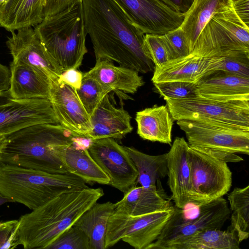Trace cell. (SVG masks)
<instances>
[{
	"label": "cell",
	"mask_w": 249,
	"mask_h": 249,
	"mask_svg": "<svg viewBox=\"0 0 249 249\" xmlns=\"http://www.w3.org/2000/svg\"><path fill=\"white\" fill-rule=\"evenodd\" d=\"M215 70L223 71L249 78V56H221L218 66Z\"/></svg>",
	"instance_id": "cell-37"
},
{
	"label": "cell",
	"mask_w": 249,
	"mask_h": 249,
	"mask_svg": "<svg viewBox=\"0 0 249 249\" xmlns=\"http://www.w3.org/2000/svg\"><path fill=\"white\" fill-rule=\"evenodd\" d=\"M46 249H90L89 238L73 225L62 232Z\"/></svg>",
	"instance_id": "cell-33"
},
{
	"label": "cell",
	"mask_w": 249,
	"mask_h": 249,
	"mask_svg": "<svg viewBox=\"0 0 249 249\" xmlns=\"http://www.w3.org/2000/svg\"><path fill=\"white\" fill-rule=\"evenodd\" d=\"M69 173L54 174L0 162V192L34 210L61 194L88 188Z\"/></svg>",
	"instance_id": "cell-4"
},
{
	"label": "cell",
	"mask_w": 249,
	"mask_h": 249,
	"mask_svg": "<svg viewBox=\"0 0 249 249\" xmlns=\"http://www.w3.org/2000/svg\"><path fill=\"white\" fill-rule=\"evenodd\" d=\"M83 77V73L77 69H70L63 71L58 80L77 90L81 85Z\"/></svg>",
	"instance_id": "cell-40"
},
{
	"label": "cell",
	"mask_w": 249,
	"mask_h": 249,
	"mask_svg": "<svg viewBox=\"0 0 249 249\" xmlns=\"http://www.w3.org/2000/svg\"><path fill=\"white\" fill-rule=\"evenodd\" d=\"M34 28L62 72L81 66L88 52L82 3L45 18Z\"/></svg>",
	"instance_id": "cell-5"
},
{
	"label": "cell",
	"mask_w": 249,
	"mask_h": 249,
	"mask_svg": "<svg viewBox=\"0 0 249 249\" xmlns=\"http://www.w3.org/2000/svg\"><path fill=\"white\" fill-rule=\"evenodd\" d=\"M115 203H94L73 224L88 236L90 249H105L107 223L114 212Z\"/></svg>",
	"instance_id": "cell-27"
},
{
	"label": "cell",
	"mask_w": 249,
	"mask_h": 249,
	"mask_svg": "<svg viewBox=\"0 0 249 249\" xmlns=\"http://www.w3.org/2000/svg\"><path fill=\"white\" fill-rule=\"evenodd\" d=\"M139 73L132 69L115 66L111 61L98 59L95 66L84 74L95 78L111 91L134 94L144 83Z\"/></svg>",
	"instance_id": "cell-24"
},
{
	"label": "cell",
	"mask_w": 249,
	"mask_h": 249,
	"mask_svg": "<svg viewBox=\"0 0 249 249\" xmlns=\"http://www.w3.org/2000/svg\"><path fill=\"white\" fill-rule=\"evenodd\" d=\"M230 204L231 226L241 243L249 236V185L235 188L228 196Z\"/></svg>",
	"instance_id": "cell-31"
},
{
	"label": "cell",
	"mask_w": 249,
	"mask_h": 249,
	"mask_svg": "<svg viewBox=\"0 0 249 249\" xmlns=\"http://www.w3.org/2000/svg\"><path fill=\"white\" fill-rule=\"evenodd\" d=\"M5 0H0V4Z\"/></svg>",
	"instance_id": "cell-48"
},
{
	"label": "cell",
	"mask_w": 249,
	"mask_h": 249,
	"mask_svg": "<svg viewBox=\"0 0 249 249\" xmlns=\"http://www.w3.org/2000/svg\"><path fill=\"white\" fill-rule=\"evenodd\" d=\"M190 54L205 57L249 56V27L237 16L231 4L212 17Z\"/></svg>",
	"instance_id": "cell-6"
},
{
	"label": "cell",
	"mask_w": 249,
	"mask_h": 249,
	"mask_svg": "<svg viewBox=\"0 0 249 249\" xmlns=\"http://www.w3.org/2000/svg\"><path fill=\"white\" fill-rule=\"evenodd\" d=\"M84 25L96 60L107 59L142 73L154 71L145 34L114 0H83Z\"/></svg>",
	"instance_id": "cell-1"
},
{
	"label": "cell",
	"mask_w": 249,
	"mask_h": 249,
	"mask_svg": "<svg viewBox=\"0 0 249 249\" xmlns=\"http://www.w3.org/2000/svg\"><path fill=\"white\" fill-rule=\"evenodd\" d=\"M160 37L166 47L170 60L190 54L185 35L180 27L160 36Z\"/></svg>",
	"instance_id": "cell-34"
},
{
	"label": "cell",
	"mask_w": 249,
	"mask_h": 249,
	"mask_svg": "<svg viewBox=\"0 0 249 249\" xmlns=\"http://www.w3.org/2000/svg\"><path fill=\"white\" fill-rule=\"evenodd\" d=\"M18 220L0 222V249H12L19 244Z\"/></svg>",
	"instance_id": "cell-38"
},
{
	"label": "cell",
	"mask_w": 249,
	"mask_h": 249,
	"mask_svg": "<svg viewBox=\"0 0 249 249\" xmlns=\"http://www.w3.org/2000/svg\"><path fill=\"white\" fill-rule=\"evenodd\" d=\"M137 133L142 139L171 144L173 119L167 106H155L136 114Z\"/></svg>",
	"instance_id": "cell-26"
},
{
	"label": "cell",
	"mask_w": 249,
	"mask_h": 249,
	"mask_svg": "<svg viewBox=\"0 0 249 249\" xmlns=\"http://www.w3.org/2000/svg\"><path fill=\"white\" fill-rule=\"evenodd\" d=\"M41 124H59L48 99L11 98L0 105V135Z\"/></svg>",
	"instance_id": "cell-14"
},
{
	"label": "cell",
	"mask_w": 249,
	"mask_h": 249,
	"mask_svg": "<svg viewBox=\"0 0 249 249\" xmlns=\"http://www.w3.org/2000/svg\"><path fill=\"white\" fill-rule=\"evenodd\" d=\"M159 94L164 99H178L196 95V84L170 81L154 84Z\"/></svg>",
	"instance_id": "cell-35"
},
{
	"label": "cell",
	"mask_w": 249,
	"mask_h": 249,
	"mask_svg": "<svg viewBox=\"0 0 249 249\" xmlns=\"http://www.w3.org/2000/svg\"><path fill=\"white\" fill-rule=\"evenodd\" d=\"M174 210V206L139 216L114 212L108 221L105 249L121 240L136 249H146L158 239Z\"/></svg>",
	"instance_id": "cell-10"
},
{
	"label": "cell",
	"mask_w": 249,
	"mask_h": 249,
	"mask_svg": "<svg viewBox=\"0 0 249 249\" xmlns=\"http://www.w3.org/2000/svg\"><path fill=\"white\" fill-rule=\"evenodd\" d=\"M45 0H5L0 4V26L15 32L33 27L44 18Z\"/></svg>",
	"instance_id": "cell-25"
},
{
	"label": "cell",
	"mask_w": 249,
	"mask_h": 249,
	"mask_svg": "<svg viewBox=\"0 0 249 249\" xmlns=\"http://www.w3.org/2000/svg\"><path fill=\"white\" fill-rule=\"evenodd\" d=\"M76 90L80 101L90 117L104 97L111 92L96 79L84 73L81 85Z\"/></svg>",
	"instance_id": "cell-32"
},
{
	"label": "cell",
	"mask_w": 249,
	"mask_h": 249,
	"mask_svg": "<svg viewBox=\"0 0 249 249\" xmlns=\"http://www.w3.org/2000/svg\"><path fill=\"white\" fill-rule=\"evenodd\" d=\"M189 144L184 138L177 137L167 153V184L175 206L183 209L191 203V171Z\"/></svg>",
	"instance_id": "cell-17"
},
{
	"label": "cell",
	"mask_w": 249,
	"mask_h": 249,
	"mask_svg": "<svg viewBox=\"0 0 249 249\" xmlns=\"http://www.w3.org/2000/svg\"><path fill=\"white\" fill-rule=\"evenodd\" d=\"M11 98L8 90L0 93V105L6 103Z\"/></svg>",
	"instance_id": "cell-44"
},
{
	"label": "cell",
	"mask_w": 249,
	"mask_h": 249,
	"mask_svg": "<svg viewBox=\"0 0 249 249\" xmlns=\"http://www.w3.org/2000/svg\"><path fill=\"white\" fill-rule=\"evenodd\" d=\"M6 44L13 61L42 72L51 81L58 79L61 74L60 67L49 53L33 27L11 32Z\"/></svg>",
	"instance_id": "cell-15"
},
{
	"label": "cell",
	"mask_w": 249,
	"mask_h": 249,
	"mask_svg": "<svg viewBox=\"0 0 249 249\" xmlns=\"http://www.w3.org/2000/svg\"><path fill=\"white\" fill-rule=\"evenodd\" d=\"M10 76L9 68L0 62V93L8 90Z\"/></svg>",
	"instance_id": "cell-43"
},
{
	"label": "cell",
	"mask_w": 249,
	"mask_h": 249,
	"mask_svg": "<svg viewBox=\"0 0 249 249\" xmlns=\"http://www.w3.org/2000/svg\"><path fill=\"white\" fill-rule=\"evenodd\" d=\"M164 99L174 120L249 127V101H218L197 95Z\"/></svg>",
	"instance_id": "cell-7"
},
{
	"label": "cell",
	"mask_w": 249,
	"mask_h": 249,
	"mask_svg": "<svg viewBox=\"0 0 249 249\" xmlns=\"http://www.w3.org/2000/svg\"><path fill=\"white\" fill-rule=\"evenodd\" d=\"M188 151L191 171V203L199 207L227 194L232 185V173L227 162L203 148L189 145Z\"/></svg>",
	"instance_id": "cell-8"
},
{
	"label": "cell",
	"mask_w": 249,
	"mask_h": 249,
	"mask_svg": "<svg viewBox=\"0 0 249 249\" xmlns=\"http://www.w3.org/2000/svg\"><path fill=\"white\" fill-rule=\"evenodd\" d=\"M89 153L107 176L109 185L124 194L137 184L138 172L124 146L114 139L91 140Z\"/></svg>",
	"instance_id": "cell-12"
},
{
	"label": "cell",
	"mask_w": 249,
	"mask_h": 249,
	"mask_svg": "<svg viewBox=\"0 0 249 249\" xmlns=\"http://www.w3.org/2000/svg\"><path fill=\"white\" fill-rule=\"evenodd\" d=\"M184 132L189 145L249 154V127L221 125L181 120L177 122Z\"/></svg>",
	"instance_id": "cell-11"
},
{
	"label": "cell",
	"mask_w": 249,
	"mask_h": 249,
	"mask_svg": "<svg viewBox=\"0 0 249 249\" xmlns=\"http://www.w3.org/2000/svg\"><path fill=\"white\" fill-rule=\"evenodd\" d=\"M49 100L59 124L88 138L92 128L90 117L75 89L58 79L51 81Z\"/></svg>",
	"instance_id": "cell-16"
},
{
	"label": "cell",
	"mask_w": 249,
	"mask_h": 249,
	"mask_svg": "<svg viewBox=\"0 0 249 249\" xmlns=\"http://www.w3.org/2000/svg\"><path fill=\"white\" fill-rule=\"evenodd\" d=\"M237 235L229 229H208L198 231L170 249H239Z\"/></svg>",
	"instance_id": "cell-30"
},
{
	"label": "cell",
	"mask_w": 249,
	"mask_h": 249,
	"mask_svg": "<svg viewBox=\"0 0 249 249\" xmlns=\"http://www.w3.org/2000/svg\"><path fill=\"white\" fill-rule=\"evenodd\" d=\"M83 0H45L44 18L53 16L71 7L82 3Z\"/></svg>",
	"instance_id": "cell-39"
},
{
	"label": "cell",
	"mask_w": 249,
	"mask_h": 249,
	"mask_svg": "<svg viewBox=\"0 0 249 249\" xmlns=\"http://www.w3.org/2000/svg\"><path fill=\"white\" fill-rule=\"evenodd\" d=\"M9 70L8 92L11 98L50 99L51 80L45 73L13 60Z\"/></svg>",
	"instance_id": "cell-22"
},
{
	"label": "cell",
	"mask_w": 249,
	"mask_h": 249,
	"mask_svg": "<svg viewBox=\"0 0 249 249\" xmlns=\"http://www.w3.org/2000/svg\"><path fill=\"white\" fill-rule=\"evenodd\" d=\"M221 57L189 54L169 60L160 67H155L151 80L153 84L170 81L196 83L209 72L216 69Z\"/></svg>",
	"instance_id": "cell-19"
},
{
	"label": "cell",
	"mask_w": 249,
	"mask_h": 249,
	"mask_svg": "<svg viewBox=\"0 0 249 249\" xmlns=\"http://www.w3.org/2000/svg\"><path fill=\"white\" fill-rule=\"evenodd\" d=\"M131 119L123 107L113 106L107 94L90 116L92 128L88 138L91 140L107 138L122 139L133 130Z\"/></svg>",
	"instance_id": "cell-20"
},
{
	"label": "cell",
	"mask_w": 249,
	"mask_h": 249,
	"mask_svg": "<svg viewBox=\"0 0 249 249\" xmlns=\"http://www.w3.org/2000/svg\"><path fill=\"white\" fill-rule=\"evenodd\" d=\"M198 207V215L195 218L186 219L182 209L175 206L160 234L146 249H170L198 231L221 229L231 215L227 202L222 197Z\"/></svg>",
	"instance_id": "cell-9"
},
{
	"label": "cell",
	"mask_w": 249,
	"mask_h": 249,
	"mask_svg": "<svg viewBox=\"0 0 249 249\" xmlns=\"http://www.w3.org/2000/svg\"><path fill=\"white\" fill-rule=\"evenodd\" d=\"M85 137H79L65 146L61 154L62 162L68 173L80 178L86 183L94 182L109 185L107 176L90 156L88 147L82 141Z\"/></svg>",
	"instance_id": "cell-23"
},
{
	"label": "cell",
	"mask_w": 249,
	"mask_h": 249,
	"mask_svg": "<svg viewBox=\"0 0 249 249\" xmlns=\"http://www.w3.org/2000/svg\"><path fill=\"white\" fill-rule=\"evenodd\" d=\"M196 95L218 101H249V78L213 70L196 83Z\"/></svg>",
	"instance_id": "cell-18"
},
{
	"label": "cell",
	"mask_w": 249,
	"mask_h": 249,
	"mask_svg": "<svg viewBox=\"0 0 249 249\" xmlns=\"http://www.w3.org/2000/svg\"><path fill=\"white\" fill-rule=\"evenodd\" d=\"M80 136L59 124L31 125L6 135L0 162L51 173H67L61 152Z\"/></svg>",
	"instance_id": "cell-3"
},
{
	"label": "cell",
	"mask_w": 249,
	"mask_h": 249,
	"mask_svg": "<svg viewBox=\"0 0 249 249\" xmlns=\"http://www.w3.org/2000/svg\"><path fill=\"white\" fill-rule=\"evenodd\" d=\"M12 201L4 196L0 192V206L2 204L6 203V202H10Z\"/></svg>",
	"instance_id": "cell-46"
},
{
	"label": "cell",
	"mask_w": 249,
	"mask_h": 249,
	"mask_svg": "<svg viewBox=\"0 0 249 249\" xmlns=\"http://www.w3.org/2000/svg\"><path fill=\"white\" fill-rule=\"evenodd\" d=\"M104 195L101 188H87L59 195L18 219L19 245L45 249Z\"/></svg>",
	"instance_id": "cell-2"
},
{
	"label": "cell",
	"mask_w": 249,
	"mask_h": 249,
	"mask_svg": "<svg viewBox=\"0 0 249 249\" xmlns=\"http://www.w3.org/2000/svg\"><path fill=\"white\" fill-rule=\"evenodd\" d=\"M146 51L155 67H159L170 60L169 55L160 36L145 34Z\"/></svg>",
	"instance_id": "cell-36"
},
{
	"label": "cell",
	"mask_w": 249,
	"mask_h": 249,
	"mask_svg": "<svg viewBox=\"0 0 249 249\" xmlns=\"http://www.w3.org/2000/svg\"><path fill=\"white\" fill-rule=\"evenodd\" d=\"M161 184L144 187L133 186L120 201L115 203L114 213L139 216L173 207Z\"/></svg>",
	"instance_id": "cell-21"
},
{
	"label": "cell",
	"mask_w": 249,
	"mask_h": 249,
	"mask_svg": "<svg viewBox=\"0 0 249 249\" xmlns=\"http://www.w3.org/2000/svg\"><path fill=\"white\" fill-rule=\"evenodd\" d=\"M230 5V0H194L180 26L185 35L190 54L201 32L212 17Z\"/></svg>",
	"instance_id": "cell-28"
},
{
	"label": "cell",
	"mask_w": 249,
	"mask_h": 249,
	"mask_svg": "<svg viewBox=\"0 0 249 249\" xmlns=\"http://www.w3.org/2000/svg\"><path fill=\"white\" fill-rule=\"evenodd\" d=\"M178 13H186L194 0H159Z\"/></svg>",
	"instance_id": "cell-42"
},
{
	"label": "cell",
	"mask_w": 249,
	"mask_h": 249,
	"mask_svg": "<svg viewBox=\"0 0 249 249\" xmlns=\"http://www.w3.org/2000/svg\"><path fill=\"white\" fill-rule=\"evenodd\" d=\"M138 172L137 182L148 188L161 184L160 179L167 175V153L148 155L132 147L124 146Z\"/></svg>",
	"instance_id": "cell-29"
},
{
	"label": "cell",
	"mask_w": 249,
	"mask_h": 249,
	"mask_svg": "<svg viewBox=\"0 0 249 249\" xmlns=\"http://www.w3.org/2000/svg\"><path fill=\"white\" fill-rule=\"evenodd\" d=\"M6 135H0V159L6 143Z\"/></svg>",
	"instance_id": "cell-45"
},
{
	"label": "cell",
	"mask_w": 249,
	"mask_h": 249,
	"mask_svg": "<svg viewBox=\"0 0 249 249\" xmlns=\"http://www.w3.org/2000/svg\"><path fill=\"white\" fill-rule=\"evenodd\" d=\"M230 0L231 2V4H233V3H235L238 1L242 0Z\"/></svg>",
	"instance_id": "cell-47"
},
{
	"label": "cell",
	"mask_w": 249,
	"mask_h": 249,
	"mask_svg": "<svg viewBox=\"0 0 249 249\" xmlns=\"http://www.w3.org/2000/svg\"><path fill=\"white\" fill-rule=\"evenodd\" d=\"M114 0L144 34L163 35L179 27L185 17L159 0Z\"/></svg>",
	"instance_id": "cell-13"
},
{
	"label": "cell",
	"mask_w": 249,
	"mask_h": 249,
	"mask_svg": "<svg viewBox=\"0 0 249 249\" xmlns=\"http://www.w3.org/2000/svg\"><path fill=\"white\" fill-rule=\"evenodd\" d=\"M231 6L239 18L249 27V0H242Z\"/></svg>",
	"instance_id": "cell-41"
}]
</instances>
